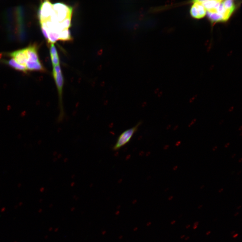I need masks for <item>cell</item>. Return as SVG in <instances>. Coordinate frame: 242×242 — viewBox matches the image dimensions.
<instances>
[{"instance_id":"33","label":"cell","mask_w":242,"mask_h":242,"mask_svg":"<svg viewBox=\"0 0 242 242\" xmlns=\"http://www.w3.org/2000/svg\"><path fill=\"white\" fill-rule=\"evenodd\" d=\"M236 154H233V155L232 156V159H233V158H234L235 157V156H236Z\"/></svg>"},{"instance_id":"35","label":"cell","mask_w":242,"mask_h":242,"mask_svg":"<svg viewBox=\"0 0 242 242\" xmlns=\"http://www.w3.org/2000/svg\"><path fill=\"white\" fill-rule=\"evenodd\" d=\"M241 206H238V207L237 208V209H240L241 208Z\"/></svg>"},{"instance_id":"14","label":"cell","mask_w":242,"mask_h":242,"mask_svg":"<svg viewBox=\"0 0 242 242\" xmlns=\"http://www.w3.org/2000/svg\"><path fill=\"white\" fill-rule=\"evenodd\" d=\"M196 119H194V120L192 121L190 123L188 127L190 128L191 127V126H192L196 122Z\"/></svg>"},{"instance_id":"23","label":"cell","mask_w":242,"mask_h":242,"mask_svg":"<svg viewBox=\"0 0 242 242\" xmlns=\"http://www.w3.org/2000/svg\"><path fill=\"white\" fill-rule=\"evenodd\" d=\"M181 141H179L177 142L176 145L177 146H179L181 144Z\"/></svg>"},{"instance_id":"6","label":"cell","mask_w":242,"mask_h":242,"mask_svg":"<svg viewBox=\"0 0 242 242\" xmlns=\"http://www.w3.org/2000/svg\"><path fill=\"white\" fill-rule=\"evenodd\" d=\"M9 55L17 63L26 66L28 59L25 48L13 52Z\"/></svg>"},{"instance_id":"34","label":"cell","mask_w":242,"mask_h":242,"mask_svg":"<svg viewBox=\"0 0 242 242\" xmlns=\"http://www.w3.org/2000/svg\"><path fill=\"white\" fill-rule=\"evenodd\" d=\"M138 229V228L137 227H135L134 229V231H136V230H137Z\"/></svg>"},{"instance_id":"4","label":"cell","mask_w":242,"mask_h":242,"mask_svg":"<svg viewBox=\"0 0 242 242\" xmlns=\"http://www.w3.org/2000/svg\"><path fill=\"white\" fill-rule=\"evenodd\" d=\"M53 4L48 1L42 2L38 11L40 22L44 21L50 19L53 12Z\"/></svg>"},{"instance_id":"20","label":"cell","mask_w":242,"mask_h":242,"mask_svg":"<svg viewBox=\"0 0 242 242\" xmlns=\"http://www.w3.org/2000/svg\"><path fill=\"white\" fill-rule=\"evenodd\" d=\"M211 232L210 231H208V232H207L206 233V236H209V235L211 233Z\"/></svg>"},{"instance_id":"18","label":"cell","mask_w":242,"mask_h":242,"mask_svg":"<svg viewBox=\"0 0 242 242\" xmlns=\"http://www.w3.org/2000/svg\"><path fill=\"white\" fill-rule=\"evenodd\" d=\"M176 221L173 220L172 221L171 223V225H174V224H175V223H176Z\"/></svg>"},{"instance_id":"5","label":"cell","mask_w":242,"mask_h":242,"mask_svg":"<svg viewBox=\"0 0 242 242\" xmlns=\"http://www.w3.org/2000/svg\"><path fill=\"white\" fill-rule=\"evenodd\" d=\"M206 10L201 1H194L190 10L191 15L192 17L196 19H201L206 16Z\"/></svg>"},{"instance_id":"28","label":"cell","mask_w":242,"mask_h":242,"mask_svg":"<svg viewBox=\"0 0 242 242\" xmlns=\"http://www.w3.org/2000/svg\"><path fill=\"white\" fill-rule=\"evenodd\" d=\"M239 212H236L235 213L234 216L235 217H236L238 215H239Z\"/></svg>"},{"instance_id":"40","label":"cell","mask_w":242,"mask_h":242,"mask_svg":"<svg viewBox=\"0 0 242 242\" xmlns=\"http://www.w3.org/2000/svg\"><path fill=\"white\" fill-rule=\"evenodd\" d=\"M241 160H242V159H241H241H240V160H239V163H241Z\"/></svg>"},{"instance_id":"16","label":"cell","mask_w":242,"mask_h":242,"mask_svg":"<svg viewBox=\"0 0 242 242\" xmlns=\"http://www.w3.org/2000/svg\"><path fill=\"white\" fill-rule=\"evenodd\" d=\"M238 235H239V234L238 233L235 234L233 235V237L234 238H236L238 237Z\"/></svg>"},{"instance_id":"24","label":"cell","mask_w":242,"mask_h":242,"mask_svg":"<svg viewBox=\"0 0 242 242\" xmlns=\"http://www.w3.org/2000/svg\"><path fill=\"white\" fill-rule=\"evenodd\" d=\"M151 224H152V223H151V222H148V223H147L146 225H147V226H150L151 225Z\"/></svg>"},{"instance_id":"26","label":"cell","mask_w":242,"mask_h":242,"mask_svg":"<svg viewBox=\"0 0 242 242\" xmlns=\"http://www.w3.org/2000/svg\"><path fill=\"white\" fill-rule=\"evenodd\" d=\"M185 237V235H182V236H181L180 237L181 239H183V238H184Z\"/></svg>"},{"instance_id":"2","label":"cell","mask_w":242,"mask_h":242,"mask_svg":"<svg viewBox=\"0 0 242 242\" xmlns=\"http://www.w3.org/2000/svg\"><path fill=\"white\" fill-rule=\"evenodd\" d=\"M52 75L53 76L56 86L57 87L59 98V108L60 110L59 119V120H62L64 116V114L62 101L63 89L64 80L60 65L53 66Z\"/></svg>"},{"instance_id":"9","label":"cell","mask_w":242,"mask_h":242,"mask_svg":"<svg viewBox=\"0 0 242 242\" xmlns=\"http://www.w3.org/2000/svg\"><path fill=\"white\" fill-rule=\"evenodd\" d=\"M5 62L12 67L17 70H18V71L25 72L27 70L26 66L17 63L15 60L13 58L10 59L8 61H5Z\"/></svg>"},{"instance_id":"36","label":"cell","mask_w":242,"mask_h":242,"mask_svg":"<svg viewBox=\"0 0 242 242\" xmlns=\"http://www.w3.org/2000/svg\"><path fill=\"white\" fill-rule=\"evenodd\" d=\"M235 233V231H232V232H231V234H234Z\"/></svg>"},{"instance_id":"32","label":"cell","mask_w":242,"mask_h":242,"mask_svg":"<svg viewBox=\"0 0 242 242\" xmlns=\"http://www.w3.org/2000/svg\"><path fill=\"white\" fill-rule=\"evenodd\" d=\"M120 212L118 211L115 214L116 215H118L119 214H120Z\"/></svg>"},{"instance_id":"11","label":"cell","mask_w":242,"mask_h":242,"mask_svg":"<svg viewBox=\"0 0 242 242\" xmlns=\"http://www.w3.org/2000/svg\"><path fill=\"white\" fill-rule=\"evenodd\" d=\"M52 65L53 66L59 65L60 60L59 55L51 56Z\"/></svg>"},{"instance_id":"29","label":"cell","mask_w":242,"mask_h":242,"mask_svg":"<svg viewBox=\"0 0 242 242\" xmlns=\"http://www.w3.org/2000/svg\"><path fill=\"white\" fill-rule=\"evenodd\" d=\"M224 121L223 120L219 122V124L220 125H222L223 124V123L224 122Z\"/></svg>"},{"instance_id":"21","label":"cell","mask_w":242,"mask_h":242,"mask_svg":"<svg viewBox=\"0 0 242 242\" xmlns=\"http://www.w3.org/2000/svg\"><path fill=\"white\" fill-rule=\"evenodd\" d=\"M217 148H218V147H217V146H215L213 147V151H215L217 149Z\"/></svg>"},{"instance_id":"37","label":"cell","mask_w":242,"mask_h":242,"mask_svg":"<svg viewBox=\"0 0 242 242\" xmlns=\"http://www.w3.org/2000/svg\"><path fill=\"white\" fill-rule=\"evenodd\" d=\"M204 187H205L204 185H202V186H201V187H200V188L201 189H202L203 188H204Z\"/></svg>"},{"instance_id":"8","label":"cell","mask_w":242,"mask_h":242,"mask_svg":"<svg viewBox=\"0 0 242 242\" xmlns=\"http://www.w3.org/2000/svg\"><path fill=\"white\" fill-rule=\"evenodd\" d=\"M27 70L31 71H44L45 70L40 61L36 62L28 61L26 64Z\"/></svg>"},{"instance_id":"12","label":"cell","mask_w":242,"mask_h":242,"mask_svg":"<svg viewBox=\"0 0 242 242\" xmlns=\"http://www.w3.org/2000/svg\"><path fill=\"white\" fill-rule=\"evenodd\" d=\"M50 53L51 56L58 55V52L55 45L54 44H51L50 49Z\"/></svg>"},{"instance_id":"3","label":"cell","mask_w":242,"mask_h":242,"mask_svg":"<svg viewBox=\"0 0 242 242\" xmlns=\"http://www.w3.org/2000/svg\"><path fill=\"white\" fill-rule=\"evenodd\" d=\"M142 124V121H139L134 127L123 132L119 136L116 143L113 147V150L117 151L127 144L131 141L133 136L137 132L140 126Z\"/></svg>"},{"instance_id":"15","label":"cell","mask_w":242,"mask_h":242,"mask_svg":"<svg viewBox=\"0 0 242 242\" xmlns=\"http://www.w3.org/2000/svg\"><path fill=\"white\" fill-rule=\"evenodd\" d=\"M234 109V107L233 106H232V107H231L229 108V112H232L233 110Z\"/></svg>"},{"instance_id":"17","label":"cell","mask_w":242,"mask_h":242,"mask_svg":"<svg viewBox=\"0 0 242 242\" xmlns=\"http://www.w3.org/2000/svg\"><path fill=\"white\" fill-rule=\"evenodd\" d=\"M199 224V222L198 221H196L195 222L194 224V225L197 226H198Z\"/></svg>"},{"instance_id":"25","label":"cell","mask_w":242,"mask_h":242,"mask_svg":"<svg viewBox=\"0 0 242 242\" xmlns=\"http://www.w3.org/2000/svg\"><path fill=\"white\" fill-rule=\"evenodd\" d=\"M190 227H191V225L188 224V225H186V229H189V228H190Z\"/></svg>"},{"instance_id":"39","label":"cell","mask_w":242,"mask_h":242,"mask_svg":"<svg viewBox=\"0 0 242 242\" xmlns=\"http://www.w3.org/2000/svg\"><path fill=\"white\" fill-rule=\"evenodd\" d=\"M122 237H123V236H120V237H119V239L121 240V239H122Z\"/></svg>"},{"instance_id":"38","label":"cell","mask_w":242,"mask_h":242,"mask_svg":"<svg viewBox=\"0 0 242 242\" xmlns=\"http://www.w3.org/2000/svg\"><path fill=\"white\" fill-rule=\"evenodd\" d=\"M241 129H242V126H241L240 127V128L239 129V131H241Z\"/></svg>"},{"instance_id":"30","label":"cell","mask_w":242,"mask_h":242,"mask_svg":"<svg viewBox=\"0 0 242 242\" xmlns=\"http://www.w3.org/2000/svg\"><path fill=\"white\" fill-rule=\"evenodd\" d=\"M223 188L221 189H220V190H219V192L220 193L222 192L223 191Z\"/></svg>"},{"instance_id":"22","label":"cell","mask_w":242,"mask_h":242,"mask_svg":"<svg viewBox=\"0 0 242 242\" xmlns=\"http://www.w3.org/2000/svg\"><path fill=\"white\" fill-rule=\"evenodd\" d=\"M198 227V226H197L194 225L193 227V229L194 230H195L197 229Z\"/></svg>"},{"instance_id":"31","label":"cell","mask_w":242,"mask_h":242,"mask_svg":"<svg viewBox=\"0 0 242 242\" xmlns=\"http://www.w3.org/2000/svg\"><path fill=\"white\" fill-rule=\"evenodd\" d=\"M189 238H190V237L189 236H187L185 238V240H187L189 239Z\"/></svg>"},{"instance_id":"7","label":"cell","mask_w":242,"mask_h":242,"mask_svg":"<svg viewBox=\"0 0 242 242\" xmlns=\"http://www.w3.org/2000/svg\"><path fill=\"white\" fill-rule=\"evenodd\" d=\"M25 49L28 59V61L36 62L40 61L36 45H30Z\"/></svg>"},{"instance_id":"27","label":"cell","mask_w":242,"mask_h":242,"mask_svg":"<svg viewBox=\"0 0 242 242\" xmlns=\"http://www.w3.org/2000/svg\"><path fill=\"white\" fill-rule=\"evenodd\" d=\"M202 206H203V205H199V206H198V209H201V208H202Z\"/></svg>"},{"instance_id":"10","label":"cell","mask_w":242,"mask_h":242,"mask_svg":"<svg viewBox=\"0 0 242 242\" xmlns=\"http://www.w3.org/2000/svg\"><path fill=\"white\" fill-rule=\"evenodd\" d=\"M71 40V34L68 29L63 30L59 34V40L68 41Z\"/></svg>"},{"instance_id":"19","label":"cell","mask_w":242,"mask_h":242,"mask_svg":"<svg viewBox=\"0 0 242 242\" xmlns=\"http://www.w3.org/2000/svg\"><path fill=\"white\" fill-rule=\"evenodd\" d=\"M230 143H228L226 144L225 145V147L226 148H227V147H229L230 145Z\"/></svg>"},{"instance_id":"13","label":"cell","mask_w":242,"mask_h":242,"mask_svg":"<svg viewBox=\"0 0 242 242\" xmlns=\"http://www.w3.org/2000/svg\"><path fill=\"white\" fill-rule=\"evenodd\" d=\"M197 94H196V95H194V96L193 97L189 100V102L190 103H192V102H193L194 101V100L196 99V98L197 97Z\"/></svg>"},{"instance_id":"1","label":"cell","mask_w":242,"mask_h":242,"mask_svg":"<svg viewBox=\"0 0 242 242\" xmlns=\"http://www.w3.org/2000/svg\"><path fill=\"white\" fill-rule=\"evenodd\" d=\"M53 12L50 20L54 23H60L68 17H72V8L62 3L53 4Z\"/></svg>"}]
</instances>
